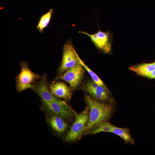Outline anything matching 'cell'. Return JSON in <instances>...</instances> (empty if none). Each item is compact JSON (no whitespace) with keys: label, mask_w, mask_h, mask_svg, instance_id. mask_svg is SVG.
<instances>
[{"label":"cell","mask_w":155,"mask_h":155,"mask_svg":"<svg viewBox=\"0 0 155 155\" xmlns=\"http://www.w3.org/2000/svg\"><path fill=\"white\" fill-rule=\"evenodd\" d=\"M85 100L89 113L88 121L83 133L96 125L106 121L111 117L113 111L111 105L101 102L87 95L85 96Z\"/></svg>","instance_id":"6da1fadb"},{"label":"cell","mask_w":155,"mask_h":155,"mask_svg":"<svg viewBox=\"0 0 155 155\" xmlns=\"http://www.w3.org/2000/svg\"><path fill=\"white\" fill-rule=\"evenodd\" d=\"M89 113V108L87 106L81 113L76 115L75 121L65 137L66 142H75L80 137L88 123Z\"/></svg>","instance_id":"7a4b0ae2"},{"label":"cell","mask_w":155,"mask_h":155,"mask_svg":"<svg viewBox=\"0 0 155 155\" xmlns=\"http://www.w3.org/2000/svg\"><path fill=\"white\" fill-rule=\"evenodd\" d=\"M39 76L32 72L24 62L21 63V72L16 78V88L19 92L28 88L33 89L34 83Z\"/></svg>","instance_id":"3957f363"},{"label":"cell","mask_w":155,"mask_h":155,"mask_svg":"<svg viewBox=\"0 0 155 155\" xmlns=\"http://www.w3.org/2000/svg\"><path fill=\"white\" fill-rule=\"evenodd\" d=\"M84 69L78 62L74 66L67 69L64 74L57 78L66 82L73 89L75 90L81 82L84 73Z\"/></svg>","instance_id":"277c9868"},{"label":"cell","mask_w":155,"mask_h":155,"mask_svg":"<svg viewBox=\"0 0 155 155\" xmlns=\"http://www.w3.org/2000/svg\"><path fill=\"white\" fill-rule=\"evenodd\" d=\"M79 33L85 34L90 37L96 46L105 53L110 52L111 49V34L109 31L104 32L100 29L93 34H90L83 31H79Z\"/></svg>","instance_id":"5b68a950"},{"label":"cell","mask_w":155,"mask_h":155,"mask_svg":"<svg viewBox=\"0 0 155 155\" xmlns=\"http://www.w3.org/2000/svg\"><path fill=\"white\" fill-rule=\"evenodd\" d=\"M76 53L71 41H67L63 46L62 59L59 69L61 73L64 72L78 63Z\"/></svg>","instance_id":"8992f818"},{"label":"cell","mask_w":155,"mask_h":155,"mask_svg":"<svg viewBox=\"0 0 155 155\" xmlns=\"http://www.w3.org/2000/svg\"><path fill=\"white\" fill-rule=\"evenodd\" d=\"M44 108L52 114L60 116L64 119H70L73 116L72 109L67 104L55 101L43 103Z\"/></svg>","instance_id":"52a82bcc"},{"label":"cell","mask_w":155,"mask_h":155,"mask_svg":"<svg viewBox=\"0 0 155 155\" xmlns=\"http://www.w3.org/2000/svg\"><path fill=\"white\" fill-rule=\"evenodd\" d=\"M33 89L40 97L43 103L55 101L61 104L66 103L55 96L49 91L47 88L45 75L43 76L38 84L34 86Z\"/></svg>","instance_id":"ba28073f"},{"label":"cell","mask_w":155,"mask_h":155,"mask_svg":"<svg viewBox=\"0 0 155 155\" xmlns=\"http://www.w3.org/2000/svg\"><path fill=\"white\" fill-rule=\"evenodd\" d=\"M51 93L55 97L70 100L72 96L70 89L65 84L60 82L53 83L50 85Z\"/></svg>","instance_id":"9c48e42d"},{"label":"cell","mask_w":155,"mask_h":155,"mask_svg":"<svg viewBox=\"0 0 155 155\" xmlns=\"http://www.w3.org/2000/svg\"><path fill=\"white\" fill-rule=\"evenodd\" d=\"M47 121L53 130L59 134L64 133L68 127L64 119L55 115H51L47 119Z\"/></svg>","instance_id":"30bf717a"},{"label":"cell","mask_w":155,"mask_h":155,"mask_svg":"<svg viewBox=\"0 0 155 155\" xmlns=\"http://www.w3.org/2000/svg\"><path fill=\"white\" fill-rule=\"evenodd\" d=\"M86 91L98 101H104L108 100L109 98V91L106 87L98 85L96 88Z\"/></svg>","instance_id":"8fae6325"},{"label":"cell","mask_w":155,"mask_h":155,"mask_svg":"<svg viewBox=\"0 0 155 155\" xmlns=\"http://www.w3.org/2000/svg\"><path fill=\"white\" fill-rule=\"evenodd\" d=\"M129 69L137 74L146 76L155 70V62L149 63H143L130 67Z\"/></svg>","instance_id":"7c38bea8"},{"label":"cell","mask_w":155,"mask_h":155,"mask_svg":"<svg viewBox=\"0 0 155 155\" xmlns=\"http://www.w3.org/2000/svg\"><path fill=\"white\" fill-rule=\"evenodd\" d=\"M113 125L106 121L100 123L87 132L86 134H95L101 132H112Z\"/></svg>","instance_id":"4fadbf2b"},{"label":"cell","mask_w":155,"mask_h":155,"mask_svg":"<svg viewBox=\"0 0 155 155\" xmlns=\"http://www.w3.org/2000/svg\"><path fill=\"white\" fill-rule=\"evenodd\" d=\"M53 13L52 9L41 17L37 26V28L40 32H42L43 29L49 25Z\"/></svg>","instance_id":"5bb4252c"},{"label":"cell","mask_w":155,"mask_h":155,"mask_svg":"<svg viewBox=\"0 0 155 155\" xmlns=\"http://www.w3.org/2000/svg\"><path fill=\"white\" fill-rule=\"evenodd\" d=\"M76 55L79 63L87 71L93 81L99 85L106 87L105 84L99 77L85 64L77 53Z\"/></svg>","instance_id":"9a60e30c"},{"label":"cell","mask_w":155,"mask_h":155,"mask_svg":"<svg viewBox=\"0 0 155 155\" xmlns=\"http://www.w3.org/2000/svg\"><path fill=\"white\" fill-rule=\"evenodd\" d=\"M129 132L126 128H121L113 125L112 132L119 136L126 133Z\"/></svg>","instance_id":"2e32d148"},{"label":"cell","mask_w":155,"mask_h":155,"mask_svg":"<svg viewBox=\"0 0 155 155\" xmlns=\"http://www.w3.org/2000/svg\"><path fill=\"white\" fill-rule=\"evenodd\" d=\"M126 143L134 144V140L131 137L129 132L119 136Z\"/></svg>","instance_id":"e0dca14e"},{"label":"cell","mask_w":155,"mask_h":155,"mask_svg":"<svg viewBox=\"0 0 155 155\" xmlns=\"http://www.w3.org/2000/svg\"><path fill=\"white\" fill-rule=\"evenodd\" d=\"M146 77L151 79H155V70L147 75Z\"/></svg>","instance_id":"ac0fdd59"}]
</instances>
